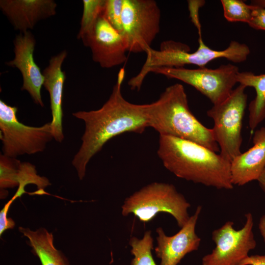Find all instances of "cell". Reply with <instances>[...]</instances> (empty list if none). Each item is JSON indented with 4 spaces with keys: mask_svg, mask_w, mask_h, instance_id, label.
<instances>
[{
    "mask_svg": "<svg viewBox=\"0 0 265 265\" xmlns=\"http://www.w3.org/2000/svg\"><path fill=\"white\" fill-rule=\"evenodd\" d=\"M125 76V69L121 68L111 95L100 108L72 113L85 124L81 144L72 162L80 180L85 176L91 158L108 140L127 132L141 133L149 127L148 104L131 103L122 95L121 86Z\"/></svg>",
    "mask_w": 265,
    "mask_h": 265,
    "instance_id": "obj_1",
    "label": "cell"
},
{
    "mask_svg": "<svg viewBox=\"0 0 265 265\" xmlns=\"http://www.w3.org/2000/svg\"><path fill=\"white\" fill-rule=\"evenodd\" d=\"M158 156L176 176L219 189H231V162L196 142L159 135Z\"/></svg>",
    "mask_w": 265,
    "mask_h": 265,
    "instance_id": "obj_2",
    "label": "cell"
},
{
    "mask_svg": "<svg viewBox=\"0 0 265 265\" xmlns=\"http://www.w3.org/2000/svg\"><path fill=\"white\" fill-rule=\"evenodd\" d=\"M149 127L159 135L189 140L217 152L212 129L203 125L191 112L184 86L167 87L155 102L148 104Z\"/></svg>",
    "mask_w": 265,
    "mask_h": 265,
    "instance_id": "obj_3",
    "label": "cell"
},
{
    "mask_svg": "<svg viewBox=\"0 0 265 265\" xmlns=\"http://www.w3.org/2000/svg\"><path fill=\"white\" fill-rule=\"evenodd\" d=\"M248 46L236 41H232L228 47L221 51L213 50L207 46L199 35V47L192 53L186 45L172 40L161 43L159 50L152 48L145 52L146 59L140 72L132 78L128 85L132 90H139L146 76L151 69L158 67L181 68L185 65H194L199 68L212 60L225 58L234 63L246 60L250 53Z\"/></svg>",
    "mask_w": 265,
    "mask_h": 265,
    "instance_id": "obj_4",
    "label": "cell"
},
{
    "mask_svg": "<svg viewBox=\"0 0 265 265\" xmlns=\"http://www.w3.org/2000/svg\"><path fill=\"white\" fill-rule=\"evenodd\" d=\"M190 207L185 197L174 185L155 182L150 184L125 199L122 214L133 213L142 222L152 220L159 212L172 215L181 228L188 221Z\"/></svg>",
    "mask_w": 265,
    "mask_h": 265,
    "instance_id": "obj_5",
    "label": "cell"
},
{
    "mask_svg": "<svg viewBox=\"0 0 265 265\" xmlns=\"http://www.w3.org/2000/svg\"><path fill=\"white\" fill-rule=\"evenodd\" d=\"M245 88L239 84L227 98L207 112L213 121L212 129L220 154L230 162L241 153V129L247 100Z\"/></svg>",
    "mask_w": 265,
    "mask_h": 265,
    "instance_id": "obj_6",
    "label": "cell"
},
{
    "mask_svg": "<svg viewBox=\"0 0 265 265\" xmlns=\"http://www.w3.org/2000/svg\"><path fill=\"white\" fill-rule=\"evenodd\" d=\"M18 108L0 100V138L2 154L16 158L25 154L43 152L53 138L51 122L40 127L21 123L17 117Z\"/></svg>",
    "mask_w": 265,
    "mask_h": 265,
    "instance_id": "obj_7",
    "label": "cell"
},
{
    "mask_svg": "<svg viewBox=\"0 0 265 265\" xmlns=\"http://www.w3.org/2000/svg\"><path fill=\"white\" fill-rule=\"evenodd\" d=\"M160 10L154 0H123L122 36L128 51L146 52L160 31Z\"/></svg>",
    "mask_w": 265,
    "mask_h": 265,
    "instance_id": "obj_8",
    "label": "cell"
},
{
    "mask_svg": "<svg viewBox=\"0 0 265 265\" xmlns=\"http://www.w3.org/2000/svg\"><path fill=\"white\" fill-rule=\"evenodd\" d=\"M189 84L215 105L230 94L236 83L238 68L232 64H223L216 69L205 67L194 69L184 67H158L150 71Z\"/></svg>",
    "mask_w": 265,
    "mask_h": 265,
    "instance_id": "obj_9",
    "label": "cell"
},
{
    "mask_svg": "<svg viewBox=\"0 0 265 265\" xmlns=\"http://www.w3.org/2000/svg\"><path fill=\"white\" fill-rule=\"evenodd\" d=\"M245 217V223L239 230L235 229L234 222L228 221L212 232L215 246L203 257L202 265H239L249 256L257 243L253 232V215L248 212Z\"/></svg>",
    "mask_w": 265,
    "mask_h": 265,
    "instance_id": "obj_10",
    "label": "cell"
},
{
    "mask_svg": "<svg viewBox=\"0 0 265 265\" xmlns=\"http://www.w3.org/2000/svg\"><path fill=\"white\" fill-rule=\"evenodd\" d=\"M90 49L93 60L104 68H111L127 61V45L122 35L103 16L93 31L82 41Z\"/></svg>",
    "mask_w": 265,
    "mask_h": 265,
    "instance_id": "obj_11",
    "label": "cell"
},
{
    "mask_svg": "<svg viewBox=\"0 0 265 265\" xmlns=\"http://www.w3.org/2000/svg\"><path fill=\"white\" fill-rule=\"evenodd\" d=\"M35 45L36 40L31 32L20 33L13 40L14 57L6 62L5 65L20 71L23 81L21 90L26 91L35 104L43 107L41 89L44 78L34 59Z\"/></svg>",
    "mask_w": 265,
    "mask_h": 265,
    "instance_id": "obj_12",
    "label": "cell"
},
{
    "mask_svg": "<svg viewBox=\"0 0 265 265\" xmlns=\"http://www.w3.org/2000/svg\"><path fill=\"white\" fill-rule=\"evenodd\" d=\"M201 210L198 206L187 223L173 236H167L161 227L156 229L158 236L155 252L160 259L159 265H177L187 254L198 249L201 238L195 227Z\"/></svg>",
    "mask_w": 265,
    "mask_h": 265,
    "instance_id": "obj_13",
    "label": "cell"
},
{
    "mask_svg": "<svg viewBox=\"0 0 265 265\" xmlns=\"http://www.w3.org/2000/svg\"><path fill=\"white\" fill-rule=\"evenodd\" d=\"M57 4L53 0H0V8L14 29L25 32L40 21L54 16Z\"/></svg>",
    "mask_w": 265,
    "mask_h": 265,
    "instance_id": "obj_14",
    "label": "cell"
},
{
    "mask_svg": "<svg viewBox=\"0 0 265 265\" xmlns=\"http://www.w3.org/2000/svg\"><path fill=\"white\" fill-rule=\"evenodd\" d=\"M67 56L64 50L50 58L48 65L43 70V86L48 91L52 120L51 122L53 138L61 142L64 137L62 128V97L65 73L62 70V64Z\"/></svg>",
    "mask_w": 265,
    "mask_h": 265,
    "instance_id": "obj_15",
    "label": "cell"
},
{
    "mask_svg": "<svg viewBox=\"0 0 265 265\" xmlns=\"http://www.w3.org/2000/svg\"><path fill=\"white\" fill-rule=\"evenodd\" d=\"M0 188H12L18 186L15 194L11 198L14 202L26 192L25 186L28 184L35 185L38 187L36 194H45L44 188L51 185L49 180L38 175L34 165L29 162H21L16 158H10L0 154Z\"/></svg>",
    "mask_w": 265,
    "mask_h": 265,
    "instance_id": "obj_16",
    "label": "cell"
},
{
    "mask_svg": "<svg viewBox=\"0 0 265 265\" xmlns=\"http://www.w3.org/2000/svg\"><path fill=\"white\" fill-rule=\"evenodd\" d=\"M253 146L231 162V177L234 185L242 186L257 180L265 168V127L256 130Z\"/></svg>",
    "mask_w": 265,
    "mask_h": 265,
    "instance_id": "obj_17",
    "label": "cell"
},
{
    "mask_svg": "<svg viewBox=\"0 0 265 265\" xmlns=\"http://www.w3.org/2000/svg\"><path fill=\"white\" fill-rule=\"evenodd\" d=\"M19 230L28 239L33 253L42 265H69L65 256L55 248L52 233L46 229L40 228L33 231L20 227Z\"/></svg>",
    "mask_w": 265,
    "mask_h": 265,
    "instance_id": "obj_18",
    "label": "cell"
},
{
    "mask_svg": "<svg viewBox=\"0 0 265 265\" xmlns=\"http://www.w3.org/2000/svg\"><path fill=\"white\" fill-rule=\"evenodd\" d=\"M236 79L239 84L253 87L256 93L248 107L249 126L253 131L265 119V74L257 75L251 72H239Z\"/></svg>",
    "mask_w": 265,
    "mask_h": 265,
    "instance_id": "obj_19",
    "label": "cell"
},
{
    "mask_svg": "<svg viewBox=\"0 0 265 265\" xmlns=\"http://www.w3.org/2000/svg\"><path fill=\"white\" fill-rule=\"evenodd\" d=\"M105 0H83V12L80 28L77 36L82 41L88 37L103 14Z\"/></svg>",
    "mask_w": 265,
    "mask_h": 265,
    "instance_id": "obj_20",
    "label": "cell"
},
{
    "mask_svg": "<svg viewBox=\"0 0 265 265\" xmlns=\"http://www.w3.org/2000/svg\"><path fill=\"white\" fill-rule=\"evenodd\" d=\"M129 244L132 248L131 253L134 256L132 265H157L152 254L153 238L151 231H146L141 239L135 237L131 238Z\"/></svg>",
    "mask_w": 265,
    "mask_h": 265,
    "instance_id": "obj_21",
    "label": "cell"
},
{
    "mask_svg": "<svg viewBox=\"0 0 265 265\" xmlns=\"http://www.w3.org/2000/svg\"><path fill=\"white\" fill-rule=\"evenodd\" d=\"M225 18L230 22L248 23L251 16L252 5L240 0H221Z\"/></svg>",
    "mask_w": 265,
    "mask_h": 265,
    "instance_id": "obj_22",
    "label": "cell"
},
{
    "mask_svg": "<svg viewBox=\"0 0 265 265\" xmlns=\"http://www.w3.org/2000/svg\"><path fill=\"white\" fill-rule=\"evenodd\" d=\"M123 0H105L103 16L121 34L122 32L121 15Z\"/></svg>",
    "mask_w": 265,
    "mask_h": 265,
    "instance_id": "obj_23",
    "label": "cell"
},
{
    "mask_svg": "<svg viewBox=\"0 0 265 265\" xmlns=\"http://www.w3.org/2000/svg\"><path fill=\"white\" fill-rule=\"evenodd\" d=\"M252 11L249 26L258 30H265V0L251 1Z\"/></svg>",
    "mask_w": 265,
    "mask_h": 265,
    "instance_id": "obj_24",
    "label": "cell"
},
{
    "mask_svg": "<svg viewBox=\"0 0 265 265\" xmlns=\"http://www.w3.org/2000/svg\"><path fill=\"white\" fill-rule=\"evenodd\" d=\"M239 265H265V255L249 256Z\"/></svg>",
    "mask_w": 265,
    "mask_h": 265,
    "instance_id": "obj_25",
    "label": "cell"
},
{
    "mask_svg": "<svg viewBox=\"0 0 265 265\" xmlns=\"http://www.w3.org/2000/svg\"><path fill=\"white\" fill-rule=\"evenodd\" d=\"M258 228L265 244V213L262 215L259 219Z\"/></svg>",
    "mask_w": 265,
    "mask_h": 265,
    "instance_id": "obj_26",
    "label": "cell"
},
{
    "mask_svg": "<svg viewBox=\"0 0 265 265\" xmlns=\"http://www.w3.org/2000/svg\"><path fill=\"white\" fill-rule=\"evenodd\" d=\"M257 181L261 188L265 193V168Z\"/></svg>",
    "mask_w": 265,
    "mask_h": 265,
    "instance_id": "obj_27",
    "label": "cell"
}]
</instances>
